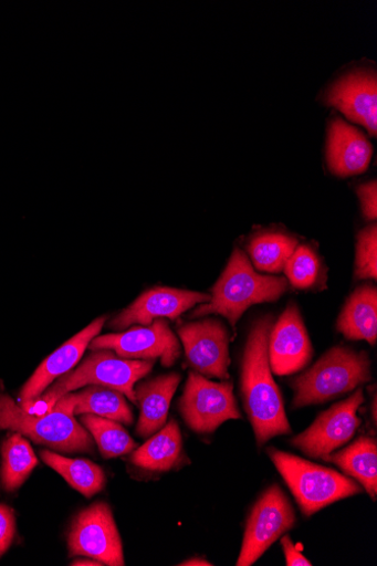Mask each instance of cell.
Listing matches in <instances>:
<instances>
[{"instance_id": "obj_1", "label": "cell", "mask_w": 377, "mask_h": 566, "mask_svg": "<svg viewBox=\"0 0 377 566\" xmlns=\"http://www.w3.org/2000/svg\"><path fill=\"white\" fill-rule=\"evenodd\" d=\"M273 321V317L266 316L253 325L242 363L244 407L260 447L277 436L292 433L281 390L269 365L268 342Z\"/></svg>"}, {"instance_id": "obj_2", "label": "cell", "mask_w": 377, "mask_h": 566, "mask_svg": "<svg viewBox=\"0 0 377 566\" xmlns=\"http://www.w3.org/2000/svg\"><path fill=\"white\" fill-rule=\"evenodd\" d=\"M287 289L289 282L285 277L259 275L248 256L240 249H235L228 268L211 290L210 301L196 308L192 317L221 315L235 327L250 306L275 302Z\"/></svg>"}, {"instance_id": "obj_3", "label": "cell", "mask_w": 377, "mask_h": 566, "mask_svg": "<svg viewBox=\"0 0 377 566\" xmlns=\"http://www.w3.org/2000/svg\"><path fill=\"white\" fill-rule=\"evenodd\" d=\"M154 364L144 359H126L113 350H93L76 369L57 379L32 405L38 403L44 410L42 415L49 413L64 395L87 386L118 390L136 403L134 387L151 371Z\"/></svg>"}, {"instance_id": "obj_4", "label": "cell", "mask_w": 377, "mask_h": 566, "mask_svg": "<svg viewBox=\"0 0 377 566\" xmlns=\"http://www.w3.org/2000/svg\"><path fill=\"white\" fill-rule=\"evenodd\" d=\"M370 379V361L366 352L335 347L294 380L293 407L328 401L355 390Z\"/></svg>"}, {"instance_id": "obj_5", "label": "cell", "mask_w": 377, "mask_h": 566, "mask_svg": "<svg viewBox=\"0 0 377 566\" xmlns=\"http://www.w3.org/2000/svg\"><path fill=\"white\" fill-rule=\"evenodd\" d=\"M266 452L307 517L323 507L360 492L355 482L334 470L312 464L275 448H269Z\"/></svg>"}, {"instance_id": "obj_6", "label": "cell", "mask_w": 377, "mask_h": 566, "mask_svg": "<svg viewBox=\"0 0 377 566\" xmlns=\"http://www.w3.org/2000/svg\"><path fill=\"white\" fill-rule=\"evenodd\" d=\"M0 430H10L62 452H94V440L88 432L62 410L33 416L10 396L0 395Z\"/></svg>"}, {"instance_id": "obj_7", "label": "cell", "mask_w": 377, "mask_h": 566, "mask_svg": "<svg viewBox=\"0 0 377 566\" xmlns=\"http://www.w3.org/2000/svg\"><path fill=\"white\" fill-rule=\"evenodd\" d=\"M180 411L186 424L197 433H211L229 420H241L231 382H212L190 373Z\"/></svg>"}, {"instance_id": "obj_8", "label": "cell", "mask_w": 377, "mask_h": 566, "mask_svg": "<svg viewBox=\"0 0 377 566\" xmlns=\"http://www.w3.org/2000/svg\"><path fill=\"white\" fill-rule=\"evenodd\" d=\"M72 556H85L103 565L124 566L122 538L109 504L97 502L81 511L69 533Z\"/></svg>"}, {"instance_id": "obj_9", "label": "cell", "mask_w": 377, "mask_h": 566, "mask_svg": "<svg viewBox=\"0 0 377 566\" xmlns=\"http://www.w3.org/2000/svg\"><path fill=\"white\" fill-rule=\"evenodd\" d=\"M295 512L279 485L269 488L253 506L247 523L238 566L254 564L295 525Z\"/></svg>"}, {"instance_id": "obj_10", "label": "cell", "mask_w": 377, "mask_h": 566, "mask_svg": "<svg viewBox=\"0 0 377 566\" xmlns=\"http://www.w3.org/2000/svg\"><path fill=\"white\" fill-rule=\"evenodd\" d=\"M93 350H113L126 359L156 361L172 367L180 356V344L164 318L155 319L149 326L135 327L121 334L96 336L88 345Z\"/></svg>"}, {"instance_id": "obj_11", "label": "cell", "mask_w": 377, "mask_h": 566, "mask_svg": "<svg viewBox=\"0 0 377 566\" xmlns=\"http://www.w3.org/2000/svg\"><path fill=\"white\" fill-rule=\"evenodd\" d=\"M363 402L364 392L359 388L322 413L306 431L292 439L291 444L306 455L325 459L354 438L360 426L357 410Z\"/></svg>"}, {"instance_id": "obj_12", "label": "cell", "mask_w": 377, "mask_h": 566, "mask_svg": "<svg viewBox=\"0 0 377 566\" xmlns=\"http://www.w3.org/2000/svg\"><path fill=\"white\" fill-rule=\"evenodd\" d=\"M188 361L203 377L230 378V334L218 319L189 323L178 329Z\"/></svg>"}, {"instance_id": "obj_13", "label": "cell", "mask_w": 377, "mask_h": 566, "mask_svg": "<svg viewBox=\"0 0 377 566\" xmlns=\"http://www.w3.org/2000/svg\"><path fill=\"white\" fill-rule=\"evenodd\" d=\"M312 353L299 307L292 303L269 335V365L277 376L293 375L310 364Z\"/></svg>"}, {"instance_id": "obj_14", "label": "cell", "mask_w": 377, "mask_h": 566, "mask_svg": "<svg viewBox=\"0 0 377 566\" xmlns=\"http://www.w3.org/2000/svg\"><path fill=\"white\" fill-rule=\"evenodd\" d=\"M210 294L155 287L143 293L111 324L114 329H126L133 325L149 326L155 319L176 321L197 304L210 301Z\"/></svg>"}, {"instance_id": "obj_15", "label": "cell", "mask_w": 377, "mask_h": 566, "mask_svg": "<svg viewBox=\"0 0 377 566\" xmlns=\"http://www.w3.org/2000/svg\"><path fill=\"white\" fill-rule=\"evenodd\" d=\"M105 321V317L97 318L44 359L21 390L20 406L23 409L28 410L53 381L60 379L78 365L90 343L101 333Z\"/></svg>"}, {"instance_id": "obj_16", "label": "cell", "mask_w": 377, "mask_h": 566, "mask_svg": "<svg viewBox=\"0 0 377 566\" xmlns=\"http://www.w3.org/2000/svg\"><path fill=\"white\" fill-rule=\"evenodd\" d=\"M328 105L363 125L373 136L377 129V82L370 71L352 72L336 81L326 93Z\"/></svg>"}, {"instance_id": "obj_17", "label": "cell", "mask_w": 377, "mask_h": 566, "mask_svg": "<svg viewBox=\"0 0 377 566\" xmlns=\"http://www.w3.org/2000/svg\"><path fill=\"white\" fill-rule=\"evenodd\" d=\"M371 156L373 146L363 133L341 118L331 123L327 160L334 175L350 177L363 174Z\"/></svg>"}, {"instance_id": "obj_18", "label": "cell", "mask_w": 377, "mask_h": 566, "mask_svg": "<svg viewBox=\"0 0 377 566\" xmlns=\"http://www.w3.org/2000/svg\"><path fill=\"white\" fill-rule=\"evenodd\" d=\"M52 409L62 410L71 417L93 415L126 426L134 422L133 411L125 395L102 386H87L81 391L69 392Z\"/></svg>"}, {"instance_id": "obj_19", "label": "cell", "mask_w": 377, "mask_h": 566, "mask_svg": "<svg viewBox=\"0 0 377 566\" xmlns=\"http://www.w3.org/2000/svg\"><path fill=\"white\" fill-rule=\"evenodd\" d=\"M180 381L179 374H169L137 385L135 397L140 417L136 431L139 437L149 438L167 424L170 405Z\"/></svg>"}, {"instance_id": "obj_20", "label": "cell", "mask_w": 377, "mask_h": 566, "mask_svg": "<svg viewBox=\"0 0 377 566\" xmlns=\"http://www.w3.org/2000/svg\"><path fill=\"white\" fill-rule=\"evenodd\" d=\"M338 331L348 339H377V291L374 286L357 289L347 301L337 323Z\"/></svg>"}, {"instance_id": "obj_21", "label": "cell", "mask_w": 377, "mask_h": 566, "mask_svg": "<svg viewBox=\"0 0 377 566\" xmlns=\"http://www.w3.org/2000/svg\"><path fill=\"white\" fill-rule=\"evenodd\" d=\"M181 453V432L178 423L172 420L142 447L135 449L130 460L136 468L161 473L171 471L178 464Z\"/></svg>"}, {"instance_id": "obj_22", "label": "cell", "mask_w": 377, "mask_h": 566, "mask_svg": "<svg viewBox=\"0 0 377 566\" xmlns=\"http://www.w3.org/2000/svg\"><path fill=\"white\" fill-rule=\"evenodd\" d=\"M323 460L334 462L343 472L357 480L368 495L377 494V443L368 437L359 438L353 444Z\"/></svg>"}, {"instance_id": "obj_23", "label": "cell", "mask_w": 377, "mask_h": 566, "mask_svg": "<svg viewBox=\"0 0 377 566\" xmlns=\"http://www.w3.org/2000/svg\"><path fill=\"white\" fill-rule=\"evenodd\" d=\"M40 455L50 469L86 497L94 496L105 486L103 470L90 460L72 459L49 450H41Z\"/></svg>"}, {"instance_id": "obj_24", "label": "cell", "mask_w": 377, "mask_h": 566, "mask_svg": "<svg viewBox=\"0 0 377 566\" xmlns=\"http://www.w3.org/2000/svg\"><path fill=\"white\" fill-rule=\"evenodd\" d=\"M2 454L3 468L0 473L2 486L7 492L12 493L29 479L38 465V459L30 442L19 432L7 437L2 444Z\"/></svg>"}, {"instance_id": "obj_25", "label": "cell", "mask_w": 377, "mask_h": 566, "mask_svg": "<svg viewBox=\"0 0 377 566\" xmlns=\"http://www.w3.org/2000/svg\"><path fill=\"white\" fill-rule=\"evenodd\" d=\"M297 247V241L281 233H265L254 238L249 253L256 270L280 273Z\"/></svg>"}, {"instance_id": "obj_26", "label": "cell", "mask_w": 377, "mask_h": 566, "mask_svg": "<svg viewBox=\"0 0 377 566\" xmlns=\"http://www.w3.org/2000/svg\"><path fill=\"white\" fill-rule=\"evenodd\" d=\"M81 422L92 434L103 458L113 459L132 453L137 443L119 422L93 415H84Z\"/></svg>"}, {"instance_id": "obj_27", "label": "cell", "mask_w": 377, "mask_h": 566, "mask_svg": "<svg viewBox=\"0 0 377 566\" xmlns=\"http://www.w3.org/2000/svg\"><path fill=\"white\" fill-rule=\"evenodd\" d=\"M320 263L315 252L306 247H296L284 271L291 284L296 289L311 287L318 275Z\"/></svg>"}, {"instance_id": "obj_28", "label": "cell", "mask_w": 377, "mask_h": 566, "mask_svg": "<svg viewBox=\"0 0 377 566\" xmlns=\"http://www.w3.org/2000/svg\"><path fill=\"white\" fill-rule=\"evenodd\" d=\"M355 273L359 280H376L377 277V228L375 224L358 234Z\"/></svg>"}, {"instance_id": "obj_29", "label": "cell", "mask_w": 377, "mask_h": 566, "mask_svg": "<svg viewBox=\"0 0 377 566\" xmlns=\"http://www.w3.org/2000/svg\"><path fill=\"white\" fill-rule=\"evenodd\" d=\"M15 532L14 511L6 504H0V557L11 547Z\"/></svg>"}, {"instance_id": "obj_30", "label": "cell", "mask_w": 377, "mask_h": 566, "mask_svg": "<svg viewBox=\"0 0 377 566\" xmlns=\"http://www.w3.org/2000/svg\"><path fill=\"white\" fill-rule=\"evenodd\" d=\"M377 186L370 181L359 186L357 195L360 200L363 214L367 220L374 221L377 217Z\"/></svg>"}, {"instance_id": "obj_31", "label": "cell", "mask_w": 377, "mask_h": 566, "mask_svg": "<svg viewBox=\"0 0 377 566\" xmlns=\"http://www.w3.org/2000/svg\"><path fill=\"white\" fill-rule=\"evenodd\" d=\"M282 545L286 556V563L289 566H311L312 563L302 555L296 548L289 535L282 538Z\"/></svg>"}, {"instance_id": "obj_32", "label": "cell", "mask_w": 377, "mask_h": 566, "mask_svg": "<svg viewBox=\"0 0 377 566\" xmlns=\"http://www.w3.org/2000/svg\"><path fill=\"white\" fill-rule=\"evenodd\" d=\"M179 565H182V566H211L212 564L209 563L208 560L203 559V558L193 557L191 559L182 562Z\"/></svg>"}, {"instance_id": "obj_33", "label": "cell", "mask_w": 377, "mask_h": 566, "mask_svg": "<svg viewBox=\"0 0 377 566\" xmlns=\"http://www.w3.org/2000/svg\"><path fill=\"white\" fill-rule=\"evenodd\" d=\"M71 565H91V566H98L100 565L101 566L103 564L101 562H98V560L90 558V559H78V560H75Z\"/></svg>"}]
</instances>
